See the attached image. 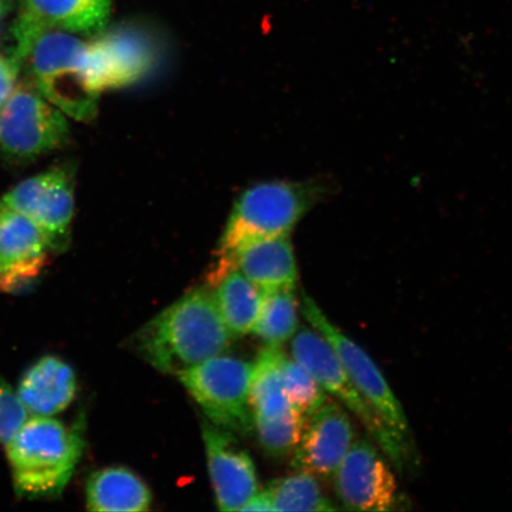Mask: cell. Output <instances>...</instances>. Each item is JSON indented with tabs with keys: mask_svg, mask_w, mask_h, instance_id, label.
Here are the masks:
<instances>
[{
	"mask_svg": "<svg viewBox=\"0 0 512 512\" xmlns=\"http://www.w3.org/2000/svg\"><path fill=\"white\" fill-rule=\"evenodd\" d=\"M213 294L197 287L147 322L132 338L140 357L160 373L174 375L215 356L232 343Z\"/></svg>",
	"mask_w": 512,
	"mask_h": 512,
	"instance_id": "6da1fadb",
	"label": "cell"
},
{
	"mask_svg": "<svg viewBox=\"0 0 512 512\" xmlns=\"http://www.w3.org/2000/svg\"><path fill=\"white\" fill-rule=\"evenodd\" d=\"M15 57L25 78L67 118L92 121L101 92L95 85L89 42L59 29L38 31L15 44Z\"/></svg>",
	"mask_w": 512,
	"mask_h": 512,
	"instance_id": "7a4b0ae2",
	"label": "cell"
},
{
	"mask_svg": "<svg viewBox=\"0 0 512 512\" xmlns=\"http://www.w3.org/2000/svg\"><path fill=\"white\" fill-rule=\"evenodd\" d=\"M85 447L78 425L67 427L53 416L29 419L6 446L17 496L31 501L61 496Z\"/></svg>",
	"mask_w": 512,
	"mask_h": 512,
	"instance_id": "3957f363",
	"label": "cell"
},
{
	"mask_svg": "<svg viewBox=\"0 0 512 512\" xmlns=\"http://www.w3.org/2000/svg\"><path fill=\"white\" fill-rule=\"evenodd\" d=\"M335 192L331 179L265 182L243 191L228 217L219 256L255 241L290 236L298 222Z\"/></svg>",
	"mask_w": 512,
	"mask_h": 512,
	"instance_id": "277c9868",
	"label": "cell"
},
{
	"mask_svg": "<svg viewBox=\"0 0 512 512\" xmlns=\"http://www.w3.org/2000/svg\"><path fill=\"white\" fill-rule=\"evenodd\" d=\"M291 357L312 375L329 395L355 415L369 438L380 448L396 471L403 472L412 460V448L403 444L381 416L363 398L339 362L334 349L315 329L299 328L291 338Z\"/></svg>",
	"mask_w": 512,
	"mask_h": 512,
	"instance_id": "5b68a950",
	"label": "cell"
},
{
	"mask_svg": "<svg viewBox=\"0 0 512 512\" xmlns=\"http://www.w3.org/2000/svg\"><path fill=\"white\" fill-rule=\"evenodd\" d=\"M70 133L67 115L24 78L0 110V157L17 165L35 162L66 147Z\"/></svg>",
	"mask_w": 512,
	"mask_h": 512,
	"instance_id": "8992f818",
	"label": "cell"
},
{
	"mask_svg": "<svg viewBox=\"0 0 512 512\" xmlns=\"http://www.w3.org/2000/svg\"><path fill=\"white\" fill-rule=\"evenodd\" d=\"M252 373L253 363L222 354L176 377L211 424L236 437H248L254 431L249 403Z\"/></svg>",
	"mask_w": 512,
	"mask_h": 512,
	"instance_id": "52a82bcc",
	"label": "cell"
},
{
	"mask_svg": "<svg viewBox=\"0 0 512 512\" xmlns=\"http://www.w3.org/2000/svg\"><path fill=\"white\" fill-rule=\"evenodd\" d=\"M299 307L306 322L329 342L339 362L342 363L345 373L360 390L363 398L381 416L384 424L403 444L413 448L411 428H409L405 409L373 358L342 330H339L309 294L303 292Z\"/></svg>",
	"mask_w": 512,
	"mask_h": 512,
	"instance_id": "ba28073f",
	"label": "cell"
},
{
	"mask_svg": "<svg viewBox=\"0 0 512 512\" xmlns=\"http://www.w3.org/2000/svg\"><path fill=\"white\" fill-rule=\"evenodd\" d=\"M0 203L34 222L53 252L66 251L75 213V170L69 164L53 166L16 185Z\"/></svg>",
	"mask_w": 512,
	"mask_h": 512,
	"instance_id": "9c48e42d",
	"label": "cell"
},
{
	"mask_svg": "<svg viewBox=\"0 0 512 512\" xmlns=\"http://www.w3.org/2000/svg\"><path fill=\"white\" fill-rule=\"evenodd\" d=\"M332 479L345 510L392 511L403 503L393 465L367 438L355 439Z\"/></svg>",
	"mask_w": 512,
	"mask_h": 512,
	"instance_id": "30bf717a",
	"label": "cell"
},
{
	"mask_svg": "<svg viewBox=\"0 0 512 512\" xmlns=\"http://www.w3.org/2000/svg\"><path fill=\"white\" fill-rule=\"evenodd\" d=\"M356 439L354 425L344 407L330 399L306 416L304 430L292 453L294 470L332 479Z\"/></svg>",
	"mask_w": 512,
	"mask_h": 512,
	"instance_id": "8fae6325",
	"label": "cell"
},
{
	"mask_svg": "<svg viewBox=\"0 0 512 512\" xmlns=\"http://www.w3.org/2000/svg\"><path fill=\"white\" fill-rule=\"evenodd\" d=\"M53 252L47 236L27 216L0 203V290L29 291Z\"/></svg>",
	"mask_w": 512,
	"mask_h": 512,
	"instance_id": "7c38bea8",
	"label": "cell"
},
{
	"mask_svg": "<svg viewBox=\"0 0 512 512\" xmlns=\"http://www.w3.org/2000/svg\"><path fill=\"white\" fill-rule=\"evenodd\" d=\"M202 438L206 448L211 484L217 508L241 511L259 491L255 464L236 435L211 422L202 421Z\"/></svg>",
	"mask_w": 512,
	"mask_h": 512,
	"instance_id": "4fadbf2b",
	"label": "cell"
},
{
	"mask_svg": "<svg viewBox=\"0 0 512 512\" xmlns=\"http://www.w3.org/2000/svg\"><path fill=\"white\" fill-rule=\"evenodd\" d=\"M232 270L239 271L262 292L296 288L298 283L297 259L290 236L255 241L232 254L219 256L207 286Z\"/></svg>",
	"mask_w": 512,
	"mask_h": 512,
	"instance_id": "5bb4252c",
	"label": "cell"
},
{
	"mask_svg": "<svg viewBox=\"0 0 512 512\" xmlns=\"http://www.w3.org/2000/svg\"><path fill=\"white\" fill-rule=\"evenodd\" d=\"M89 59L95 85L102 93L143 79L155 63V53L138 32L119 29L89 42Z\"/></svg>",
	"mask_w": 512,
	"mask_h": 512,
	"instance_id": "9a60e30c",
	"label": "cell"
},
{
	"mask_svg": "<svg viewBox=\"0 0 512 512\" xmlns=\"http://www.w3.org/2000/svg\"><path fill=\"white\" fill-rule=\"evenodd\" d=\"M110 15L111 0H22L12 35L17 44L46 29L98 34Z\"/></svg>",
	"mask_w": 512,
	"mask_h": 512,
	"instance_id": "2e32d148",
	"label": "cell"
},
{
	"mask_svg": "<svg viewBox=\"0 0 512 512\" xmlns=\"http://www.w3.org/2000/svg\"><path fill=\"white\" fill-rule=\"evenodd\" d=\"M78 381L75 371L59 356H43L25 371L18 384V396L34 416H54L75 399Z\"/></svg>",
	"mask_w": 512,
	"mask_h": 512,
	"instance_id": "e0dca14e",
	"label": "cell"
},
{
	"mask_svg": "<svg viewBox=\"0 0 512 512\" xmlns=\"http://www.w3.org/2000/svg\"><path fill=\"white\" fill-rule=\"evenodd\" d=\"M87 509L101 512H142L151 508L149 486L127 467L110 466L92 473L86 486Z\"/></svg>",
	"mask_w": 512,
	"mask_h": 512,
	"instance_id": "ac0fdd59",
	"label": "cell"
},
{
	"mask_svg": "<svg viewBox=\"0 0 512 512\" xmlns=\"http://www.w3.org/2000/svg\"><path fill=\"white\" fill-rule=\"evenodd\" d=\"M208 288L230 337L238 339L251 334L264 293L236 270L224 274Z\"/></svg>",
	"mask_w": 512,
	"mask_h": 512,
	"instance_id": "d6986e66",
	"label": "cell"
},
{
	"mask_svg": "<svg viewBox=\"0 0 512 512\" xmlns=\"http://www.w3.org/2000/svg\"><path fill=\"white\" fill-rule=\"evenodd\" d=\"M281 352V347H265L253 363L249 390L253 422L277 419L293 408L284 392L280 367Z\"/></svg>",
	"mask_w": 512,
	"mask_h": 512,
	"instance_id": "ffe728a7",
	"label": "cell"
},
{
	"mask_svg": "<svg viewBox=\"0 0 512 512\" xmlns=\"http://www.w3.org/2000/svg\"><path fill=\"white\" fill-rule=\"evenodd\" d=\"M296 288H280L266 291L262 297V305L258 320L251 332L266 347H281L291 341L300 328L299 302Z\"/></svg>",
	"mask_w": 512,
	"mask_h": 512,
	"instance_id": "44dd1931",
	"label": "cell"
},
{
	"mask_svg": "<svg viewBox=\"0 0 512 512\" xmlns=\"http://www.w3.org/2000/svg\"><path fill=\"white\" fill-rule=\"evenodd\" d=\"M274 511H336L339 510L324 495L318 478L297 471L294 475L273 480L268 485Z\"/></svg>",
	"mask_w": 512,
	"mask_h": 512,
	"instance_id": "7402d4cb",
	"label": "cell"
},
{
	"mask_svg": "<svg viewBox=\"0 0 512 512\" xmlns=\"http://www.w3.org/2000/svg\"><path fill=\"white\" fill-rule=\"evenodd\" d=\"M280 367L286 398L299 413L310 415L329 400V394L309 371L284 351L281 352Z\"/></svg>",
	"mask_w": 512,
	"mask_h": 512,
	"instance_id": "603a6c76",
	"label": "cell"
},
{
	"mask_svg": "<svg viewBox=\"0 0 512 512\" xmlns=\"http://www.w3.org/2000/svg\"><path fill=\"white\" fill-rule=\"evenodd\" d=\"M306 416L292 408L273 420H255L254 430L266 453L275 458L290 456L299 443Z\"/></svg>",
	"mask_w": 512,
	"mask_h": 512,
	"instance_id": "cb8c5ba5",
	"label": "cell"
},
{
	"mask_svg": "<svg viewBox=\"0 0 512 512\" xmlns=\"http://www.w3.org/2000/svg\"><path fill=\"white\" fill-rule=\"evenodd\" d=\"M29 415L18 393L0 377V444L8 446L27 424Z\"/></svg>",
	"mask_w": 512,
	"mask_h": 512,
	"instance_id": "d4e9b609",
	"label": "cell"
},
{
	"mask_svg": "<svg viewBox=\"0 0 512 512\" xmlns=\"http://www.w3.org/2000/svg\"><path fill=\"white\" fill-rule=\"evenodd\" d=\"M21 66L14 56L0 53V110L14 91Z\"/></svg>",
	"mask_w": 512,
	"mask_h": 512,
	"instance_id": "484cf974",
	"label": "cell"
},
{
	"mask_svg": "<svg viewBox=\"0 0 512 512\" xmlns=\"http://www.w3.org/2000/svg\"><path fill=\"white\" fill-rule=\"evenodd\" d=\"M241 511H274L272 499L267 489L256 492Z\"/></svg>",
	"mask_w": 512,
	"mask_h": 512,
	"instance_id": "4316f807",
	"label": "cell"
},
{
	"mask_svg": "<svg viewBox=\"0 0 512 512\" xmlns=\"http://www.w3.org/2000/svg\"><path fill=\"white\" fill-rule=\"evenodd\" d=\"M11 8V0H0V19H2L6 12Z\"/></svg>",
	"mask_w": 512,
	"mask_h": 512,
	"instance_id": "83f0119b",
	"label": "cell"
}]
</instances>
